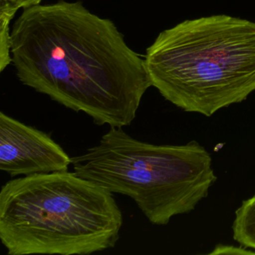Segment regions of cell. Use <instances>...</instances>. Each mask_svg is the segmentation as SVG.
Masks as SVG:
<instances>
[{"label":"cell","mask_w":255,"mask_h":255,"mask_svg":"<svg viewBox=\"0 0 255 255\" xmlns=\"http://www.w3.org/2000/svg\"><path fill=\"white\" fill-rule=\"evenodd\" d=\"M18 9L11 2L0 0V72L12 62L10 23Z\"/></svg>","instance_id":"obj_7"},{"label":"cell","mask_w":255,"mask_h":255,"mask_svg":"<svg viewBox=\"0 0 255 255\" xmlns=\"http://www.w3.org/2000/svg\"><path fill=\"white\" fill-rule=\"evenodd\" d=\"M123 214L114 194L75 172L12 179L0 192V240L9 255H86L113 249Z\"/></svg>","instance_id":"obj_3"},{"label":"cell","mask_w":255,"mask_h":255,"mask_svg":"<svg viewBox=\"0 0 255 255\" xmlns=\"http://www.w3.org/2000/svg\"><path fill=\"white\" fill-rule=\"evenodd\" d=\"M19 80L95 125L129 126L151 83L144 60L112 20L81 2L25 8L11 30Z\"/></svg>","instance_id":"obj_1"},{"label":"cell","mask_w":255,"mask_h":255,"mask_svg":"<svg viewBox=\"0 0 255 255\" xmlns=\"http://www.w3.org/2000/svg\"><path fill=\"white\" fill-rule=\"evenodd\" d=\"M72 159L49 134L0 113V170L11 177L68 171Z\"/></svg>","instance_id":"obj_5"},{"label":"cell","mask_w":255,"mask_h":255,"mask_svg":"<svg viewBox=\"0 0 255 255\" xmlns=\"http://www.w3.org/2000/svg\"><path fill=\"white\" fill-rule=\"evenodd\" d=\"M232 230L236 242L255 251V195L243 201L236 210Z\"/></svg>","instance_id":"obj_6"},{"label":"cell","mask_w":255,"mask_h":255,"mask_svg":"<svg viewBox=\"0 0 255 255\" xmlns=\"http://www.w3.org/2000/svg\"><path fill=\"white\" fill-rule=\"evenodd\" d=\"M71 159L77 175L129 197L156 225L195 210L217 180L211 155L196 141L156 145L123 128H110L98 144Z\"/></svg>","instance_id":"obj_4"},{"label":"cell","mask_w":255,"mask_h":255,"mask_svg":"<svg viewBox=\"0 0 255 255\" xmlns=\"http://www.w3.org/2000/svg\"><path fill=\"white\" fill-rule=\"evenodd\" d=\"M246 248H237L232 246L217 245L214 250L210 252V255H220V254H255V251L246 250Z\"/></svg>","instance_id":"obj_8"},{"label":"cell","mask_w":255,"mask_h":255,"mask_svg":"<svg viewBox=\"0 0 255 255\" xmlns=\"http://www.w3.org/2000/svg\"><path fill=\"white\" fill-rule=\"evenodd\" d=\"M144 60L166 101L210 117L255 92V22L226 14L184 20L161 32Z\"/></svg>","instance_id":"obj_2"},{"label":"cell","mask_w":255,"mask_h":255,"mask_svg":"<svg viewBox=\"0 0 255 255\" xmlns=\"http://www.w3.org/2000/svg\"><path fill=\"white\" fill-rule=\"evenodd\" d=\"M5 1L11 2L13 5L17 6L19 9L20 8L25 9V8H29V7L40 5L42 0H5Z\"/></svg>","instance_id":"obj_9"}]
</instances>
